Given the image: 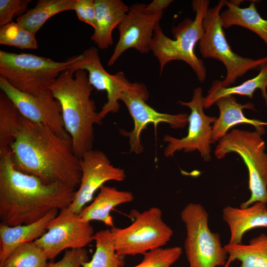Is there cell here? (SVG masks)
Segmentation results:
<instances>
[{"instance_id": "1", "label": "cell", "mask_w": 267, "mask_h": 267, "mask_svg": "<svg viewBox=\"0 0 267 267\" xmlns=\"http://www.w3.org/2000/svg\"><path fill=\"white\" fill-rule=\"evenodd\" d=\"M9 152L17 170L45 183H62L75 189L80 185L81 159L74 153L70 136L61 137L47 127L24 117Z\"/></svg>"}, {"instance_id": "2", "label": "cell", "mask_w": 267, "mask_h": 267, "mask_svg": "<svg viewBox=\"0 0 267 267\" xmlns=\"http://www.w3.org/2000/svg\"><path fill=\"white\" fill-rule=\"evenodd\" d=\"M77 189L59 183L46 184L17 170L10 152L0 155V220L10 226L35 222L53 210L72 202Z\"/></svg>"}, {"instance_id": "3", "label": "cell", "mask_w": 267, "mask_h": 267, "mask_svg": "<svg viewBox=\"0 0 267 267\" xmlns=\"http://www.w3.org/2000/svg\"><path fill=\"white\" fill-rule=\"evenodd\" d=\"M94 88L87 72L68 70L60 73L49 90L59 102L64 128L71 137L73 150L79 158L93 149V126L101 125L94 101L90 98Z\"/></svg>"}, {"instance_id": "4", "label": "cell", "mask_w": 267, "mask_h": 267, "mask_svg": "<svg viewBox=\"0 0 267 267\" xmlns=\"http://www.w3.org/2000/svg\"><path fill=\"white\" fill-rule=\"evenodd\" d=\"M210 3L208 0H193L192 7L195 17L193 20L186 18L177 26H173L174 39L167 37L160 26L155 30L150 49L159 61L160 74L168 63L181 60L190 66L201 83L205 81L206 69L203 60L196 55L194 47L203 36V21Z\"/></svg>"}, {"instance_id": "5", "label": "cell", "mask_w": 267, "mask_h": 267, "mask_svg": "<svg viewBox=\"0 0 267 267\" xmlns=\"http://www.w3.org/2000/svg\"><path fill=\"white\" fill-rule=\"evenodd\" d=\"M80 55L62 62L29 53L0 50V75L14 88L39 96L49 90L61 72L76 61Z\"/></svg>"}, {"instance_id": "6", "label": "cell", "mask_w": 267, "mask_h": 267, "mask_svg": "<svg viewBox=\"0 0 267 267\" xmlns=\"http://www.w3.org/2000/svg\"><path fill=\"white\" fill-rule=\"evenodd\" d=\"M261 135L256 131L233 129L219 140L215 150V155L218 159L229 153H237L247 167L251 196L240 204L241 208L257 202L267 204V154Z\"/></svg>"}, {"instance_id": "7", "label": "cell", "mask_w": 267, "mask_h": 267, "mask_svg": "<svg viewBox=\"0 0 267 267\" xmlns=\"http://www.w3.org/2000/svg\"><path fill=\"white\" fill-rule=\"evenodd\" d=\"M186 231L184 248L189 267H223L228 253L218 233L211 231L209 215L201 204L190 203L180 213Z\"/></svg>"}, {"instance_id": "8", "label": "cell", "mask_w": 267, "mask_h": 267, "mask_svg": "<svg viewBox=\"0 0 267 267\" xmlns=\"http://www.w3.org/2000/svg\"><path fill=\"white\" fill-rule=\"evenodd\" d=\"M225 0H221L212 8H209L203 21V35L199 42L200 52L204 58H211L222 62L226 69L224 79L221 85L228 87L248 71L261 68L267 63V57L254 59L239 55L228 43L220 14Z\"/></svg>"}, {"instance_id": "9", "label": "cell", "mask_w": 267, "mask_h": 267, "mask_svg": "<svg viewBox=\"0 0 267 267\" xmlns=\"http://www.w3.org/2000/svg\"><path fill=\"white\" fill-rule=\"evenodd\" d=\"M114 247L120 256H134L162 248L170 240L172 229L162 219L161 210L156 207L144 211L130 225L110 228Z\"/></svg>"}, {"instance_id": "10", "label": "cell", "mask_w": 267, "mask_h": 267, "mask_svg": "<svg viewBox=\"0 0 267 267\" xmlns=\"http://www.w3.org/2000/svg\"><path fill=\"white\" fill-rule=\"evenodd\" d=\"M81 159L82 176L74 199L66 208L49 222L51 225L73 215H79L85 205L91 201L96 191L107 181H122L126 178L125 171L114 166L106 154L98 149L86 152Z\"/></svg>"}, {"instance_id": "11", "label": "cell", "mask_w": 267, "mask_h": 267, "mask_svg": "<svg viewBox=\"0 0 267 267\" xmlns=\"http://www.w3.org/2000/svg\"><path fill=\"white\" fill-rule=\"evenodd\" d=\"M149 97V93L146 86L134 82L121 94L120 98L127 106L134 125L130 132L120 130V132L129 138L130 151L136 154L143 151L141 134L148 124H153L156 130L158 124L160 123H167L174 129H182L188 123L187 113L170 114L159 112L146 103Z\"/></svg>"}, {"instance_id": "12", "label": "cell", "mask_w": 267, "mask_h": 267, "mask_svg": "<svg viewBox=\"0 0 267 267\" xmlns=\"http://www.w3.org/2000/svg\"><path fill=\"white\" fill-rule=\"evenodd\" d=\"M202 89L195 88L192 99L189 102L179 100L178 103L188 107L191 113L188 116L189 127L187 134L181 138L166 135L163 140L167 142L164 151L166 157L173 156L177 151L183 150L185 153L197 150L203 160L208 162L211 159V146L213 143L211 139L212 126L217 119L216 117L205 115L204 112Z\"/></svg>"}, {"instance_id": "13", "label": "cell", "mask_w": 267, "mask_h": 267, "mask_svg": "<svg viewBox=\"0 0 267 267\" xmlns=\"http://www.w3.org/2000/svg\"><path fill=\"white\" fill-rule=\"evenodd\" d=\"M162 16L163 12H148L143 3H136L130 6L126 15L118 27L119 40L107 66L114 65L130 48H134L142 54L149 52L154 31L160 26Z\"/></svg>"}, {"instance_id": "14", "label": "cell", "mask_w": 267, "mask_h": 267, "mask_svg": "<svg viewBox=\"0 0 267 267\" xmlns=\"http://www.w3.org/2000/svg\"><path fill=\"white\" fill-rule=\"evenodd\" d=\"M0 89L25 119L47 127L61 137L70 136L64 128L61 105L50 90L39 96L32 95L15 89L1 76Z\"/></svg>"}, {"instance_id": "15", "label": "cell", "mask_w": 267, "mask_h": 267, "mask_svg": "<svg viewBox=\"0 0 267 267\" xmlns=\"http://www.w3.org/2000/svg\"><path fill=\"white\" fill-rule=\"evenodd\" d=\"M67 70L74 73L78 70L87 71L92 86L98 90L106 91L107 100L98 112L102 120L108 114L116 113L119 111L121 94L133 84L122 71L114 74L107 72L101 63L98 50L94 46L86 49L80 54L79 58L69 65Z\"/></svg>"}, {"instance_id": "16", "label": "cell", "mask_w": 267, "mask_h": 267, "mask_svg": "<svg viewBox=\"0 0 267 267\" xmlns=\"http://www.w3.org/2000/svg\"><path fill=\"white\" fill-rule=\"evenodd\" d=\"M47 231L33 242L44 251L48 260L54 259L63 250L84 248L94 240V229L90 222L79 215H71L48 225Z\"/></svg>"}, {"instance_id": "17", "label": "cell", "mask_w": 267, "mask_h": 267, "mask_svg": "<svg viewBox=\"0 0 267 267\" xmlns=\"http://www.w3.org/2000/svg\"><path fill=\"white\" fill-rule=\"evenodd\" d=\"M222 219L230 232L228 244L242 243L244 234L248 231L259 227H267V204L257 202L245 208L225 207Z\"/></svg>"}, {"instance_id": "18", "label": "cell", "mask_w": 267, "mask_h": 267, "mask_svg": "<svg viewBox=\"0 0 267 267\" xmlns=\"http://www.w3.org/2000/svg\"><path fill=\"white\" fill-rule=\"evenodd\" d=\"M96 26L91 37L97 46L105 49L113 43L112 33L129 9L121 0H94Z\"/></svg>"}, {"instance_id": "19", "label": "cell", "mask_w": 267, "mask_h": 267, "mask_svg": "<svg viewBox=\"0 0 267 267\" xmlns=\"http://www.w3.org/2000/svg\"><path fill=\"white\" fill-rule=\"evenodd\" d=\"M53 210L39 221L29 224L10 226L0 224V267L19 246L39 238L47 230L48 223L59 214Z\"/></svg>"}, {"instance_id": "20", "label": "cell", "mask_w": 267, "mask_h": 267, "mask_svg": "<svg viewBox=\"0 0 267 267\" xmlns=\"http://www.w3.org/2000/svg\"><path fill=\"white\" fill-rule=\"evenodd\" d=\"M215 104L219 107L220 115L212 126L211 139L213 143L226 134L232 127L240 124L252 125L262 135L265 133L264 126H267V122L248 119L243 113L245 109L254 110L253 103L242 104L237 102L233 95H229L219 99Z\"/></svg>"}, {"instance_id": "21", "label": "cell", "mask_w": 267, "mask_h": 267, "mask_svg": "<svg viewBox=\"0 0 267 267\" xmlns=\"http://www.w3.org/2000/svg\"><path fill=\"white\" fill-rule=\"evenodd\" d=\"M93 201L85 206L79 214L83 221L90 222L96 220L103 222L106 225L114 227L110 212L115 207L132 202L134 196L132 192L119 190L114 187L103 185Z\"/></svg>"}, {"instance_id": "22", "label": "cell", "mask_w": 267, "mask_h": 267, "mask_svg": "<svg viewBox=\"0 0 267 267\" xmlns=\"http://www.w3.org/2000/svg\"><path fill=\"white\" fill-rule=\"evenodd\" d=\"M240 3L241 0H225L227 8L220 14L223 28L234 25L247 28L258 35L267 46V20L260 16L254 1L245 8L240 7Z\"/></svg>"}, {"instance_id": "23", "label": "cell", "mask_w": 267, "mask_h": 267, "mask_svg": "<svg viewBox=\"0 0 267 267\" xmlns=\"http://www.w3.org/2000/svg\"><path fill=\"white\" fill-rule=\"evenodd\" d=\"M267 63L261 68L257 76L236 86L223 87L220 84L219 80L213 81L207 95L204 97L203 106L204 108L208 109L219 99L234 94L245 95L252 98L255 91L257 89L261 90L262 96L267 106Z\"/></svg>"}, {"instance_id": "24", "label": "cell", "mask_w": 267, "mask_h": 267, "mask_svg": "<svg viewBox=\"0 0 267 267\" xmlns=\"http://www.w3.org/2000/svg\"><path fill=\"white\" fill-rule=\"evenodd\" d=\"M228 258L223 267H230L235 260L239 267H267V235L261 234L251 239L247 244H227L224 246Z\"/></svg>"}, {"instance_id": "25", "label": "cell", "mask_w": 267, "mask_h": 267, "mask_svg": "<svg viewBox=\"0 0 267 267\" xmlns=\"http://www.w3.org/2000/svg\"><path fill=\"white\" fill-rule=\"evenodd\" d=\"M76 0H39L35 7L19 16L16 22L33 35L52 16L64 11L73 10Z\"/></svg>"}, {"instance_id": "26", "label": "cell", "mask_w": 267, "mask_h": 267, "mask_svg": "<svg viewBox=\"0 0 267 267\" xmlns=\"http://www.w3.org/2000/svg\"><path fill=\"white\" fill-rule=\"evenodd\" d=\"M24 117L11 100L0 92V155L9 152L20 132Z\"/></svg>"}, {"instance_id": "27", "label": "cell", "mask_w": 267, "mask_h": 267, "mask_svg": "<svg viewBox=\"0 0 267 267\" xmlns=\"http://www.w3.org/2000/svg\"><path fill=\"white\" fill-rule=\"evenodd\" d=\"M95 251L90 261L82 264V267H124V257L116 252L110 229L100 230L94 234Z\"/></svg>"}, {"instance_id": "28", "label": "cell", "mask_w": 267, "mask_h": 267, "mask_svg": "<svg viewBox=\"0 0 267 267\" xmlns=\"http://www.w3.org/2000/svg\"><path fill=\"white\" fill-rule=\"evenodd\" d=\"M48 259L33 241L17 247L0 267H47Z\"/></svg>"}, {"instance_id": "29", "label": "cell", "mask_w": 267, "mask_h": 267, "mask_svg": "<svg viewBox=\"0 0 267 267\" xmlns=\"http://www.w3.org/2000/svg\"><path fill=\"white\" fill-rule=\"evenodd\" d=\"M0 44L22 49L38 48L35 35L17 22L0 26Z\"/></svg>"}, {"instance_id": "30", "label": "cell", "mask_w": 267, "mask_h": 267, "mask_svg": "<svg viewBox=\"0 0 267 267\" xmlns=\"http://www.w3.org/2000/svg\"><path fill=\"white\" fill-rule=\"evenodd\" d=\"M182 253V249L179 246L157 248L143 254L141 263L133 267H170L178 261Z\"/></svg>"}, {"instance_id": "31", "label": "cell", "mask_w": 267, "mask_h": 267, "mask_svg": "<svg viewBox=\"0 0 267 267\" xmlns=\"http://www.w3.org/2000/svg\"><path fill=\"white\" fill-rule=\"evenodd\" d=\"M31 0H0V26L13 22L15 15H23Z\"/></svg>"}, {"instance_id": "32", "label": "cell", "mask_w": 267, "mask_h": 267, "mask_svg": "<svg viewBox=\"0 0 267 267\" xmlns=\"http://www.w3.org/2000/svg\"><path fill=\"white\" fill-rule=\"evenodd\" d=\"M88 261V251L85 248L69 249L65 251L60 261L48 263L47 267H81L83 263Z\"/></svg>"}, {"instance_id": "33", "label": "cell", "mask_w": 267, "mask_h": 267, "mask_svg": "<svg viewBox=\"0 0 267 267\" xmlns=\"http://www.w3.org/2000/svg\"><path fill=\"white\" fill-rule=\"evenodd\" d=\"M73 10L78 19L91 26L93 29L96 26L94 0H76Z\"/></svg>"}, {"instance_id": "34", "label": "cell", "mask_w": 267, "mask_h": 267, "mask_svg": "<svg viewBox=\"0 0 267 267\" xmlns=\"http://www.w3.org/2000/svg\"><path fill=\"white\" fill-rule=\"evenodd\" d=\"M173 1L172 0H154L149 4H146V9L150 13L163 12Z\"/></svg>"}]
</instances>
